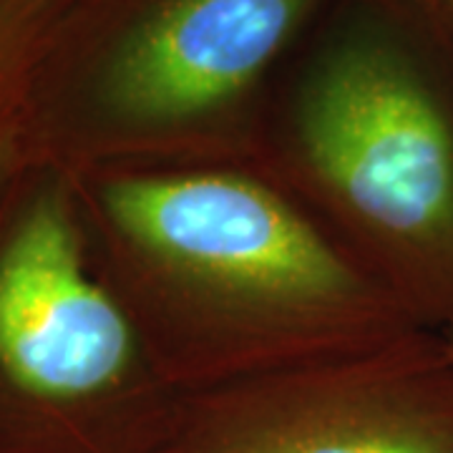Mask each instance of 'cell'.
I'll return each instance as SVG.
<instances>
[{"instance_id": "6", "label": "cell", "mask_w": 453, "mask_h": 453, "mask_svg": "<svg viewBox=\"0 0 453 453\" xmlns=\"http://www.w3.org/2000/svg\"><path fill=\"white\" fill-rule=\"evenodd\" d=\"M41 162L31 124L16 113L0 111V195Z\"/></svg>"}, {"instance_id": "1", "label": "cell", "mask_w": 453, "mask_h": 453, "mask_svg": "<svg viewBox=\"0 0 453 453\" xmlns=\"http://www.w3.org/2000/svg\"><path fill=\"white\" fill-rule=\"evenodd\" d=\"M71 177L98 270L179 395L426 330L252 166H101Z\"/></svg>"}, {"instance_id": "2", "label": "cell", "mask_w": 453, "mask_h": 453, "mask_svg": "<svg viewBox=\"0 0 453 453\" xmlns=\"http://www.w3.org/2000/svg\"><path fill=\"white\" fill-rule=\"evenodd\" d=\"M252 169L345 247L426 330L453 318V111L413 49L356 18L310 56Z\"/></svg>"}, {"instance_id": "5", "label": "cell", "mask_w": 453, "mask_h": 453, "mask_svg": "<svg viewBox=\"0 0 453 453\" xmlns=\"http://www.w3.org/2000/svg\"><path fill=\"white\" fill-rule=\"evenodd\" d=\"M159 453H453V360L434 330L181 395Z\"/></svg>"}, {"instance_id": "9", "label": "cell", "mask_w": 453, "mask_h": 453, "mask_svg": "<svg viewBox=\"0 0 453 453\" xmlns=\"http://www.w3.org/2000/svg\"><path fill=\"white\" fill-rule=\"evenodd\" d=\"M449 5H451V13H453V0H449Z\"/></svg>"}, {"instance_id": "4", "label": "cell", "mask_w": 453, "mask_h": 453, "mask_svg": "<svg viewBox=\"0 0 453 453\" xmlns=\"http://www.w3.org/2000/svg\"><path fill=\"white\" fill-rule=\"evenodd\" d=\"M0 393L91 453H159L181 398L98 270L71 172L50 162L0 229Z\"/></svg>"}, {"instance_id": "7", "label": "cell", "mask_w": 453, "mask_h": 453, "mask_svg": "<svg viewBox=\"0 0 453 453\" xmlns=\"http://www.w3.org/2000/svg\"><path fill=\"white\" fill-rule=\"evenodd\" d=\"M438 338H441L443 348H446V353H449V357L453 360V318L449 320V323L443 325L441 330H438Z\"/></svg>"}, {"instance_id": "8", "label": "cell", "mask_w": 453, "mask_h": 453, "mask_svg": "<svg viewBox=\"0 0 453 453\" xmlns=\"http://www.w3.org/2000/svg\"><path fill=\"white\" fill-rule=\"evenodd\" d=\"M5 18H8V0H0V33L5 31Z\"/></svg>"}, {"instance_id": "3", "label": "cell", "mask_w": 453, "mask_h": 453, "mask_svg": "<svg viewBox=\"0 0 453 453\" xmlns=\"http://www.w3.org/2000/svg\"><path fill=\"white\" fill-rule=\"evenodd\" d=\"M323 0H127L73 58L58 131L101 166H252L259 91Z\"/></svg>"}]
</instances>
